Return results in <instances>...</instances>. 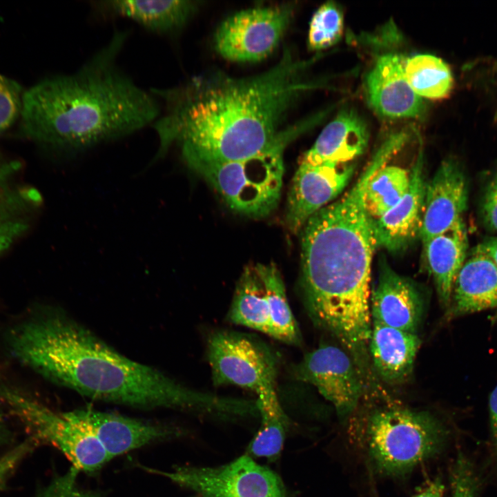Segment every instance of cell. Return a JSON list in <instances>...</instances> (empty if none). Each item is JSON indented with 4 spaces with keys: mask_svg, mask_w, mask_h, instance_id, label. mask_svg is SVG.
<instances>
[{
    "mask_svg": "<svg viewBox=\"0 0 497 497\" xmlns=\"http://www.w3.org/2000/svg\"><path fill=\"white\" fill-rule=\"evenodd\" d=\"M315 60L285 49L275 66L246 77L213 72L170 88H153L161 100L154 122L159 146L155 159L177 144L187 164L226 162L257 155L274 144L288 110L320 84L306 77Z\"/></svg>",
    "mask_w": 497,
    "mask_h": 497,
    "instance_id": "1",
    "label": "cell"
},
{
    "mask_svg": "<svg viewBox=\"0 0 497 497\" xmlns=\"http://www.w3.org/2000/svg\"><path fill=\"white\" fill-rule=\"evenodd\" d=\"M394 156L381 142L353 185L313 214L301 239L300 287L311 320L334 335L356 364L369 360L371 273L378 248L365 205L368 184Z\"/></svg>",
    "mask_w": 497,
    "mask_h": 497,
    "instance_id": "2",
    "label": "cell"
},
{
    "mask_svg": "<svg viewBox=\"0 0 497 497\" xmlns=\"http://www.w3.org/2000/svg\"><path fill=\"white\" fill-rule=\"evenodd\" d=\"M12 357L44 378L89 398L139 409L210 412L217 396L182 385L134 361L61 310L48 309L7 335Z\"/></svg>",
    "mask_w": 497,
    "mask_h": 497,
    "instance_id": "3",
    "label": "cell"
},
{
    "mask_svg": "<svg viewBox=\"0 0 497 497\" xmlns=\"http://www.w3.org/2000/svg\"><path fill=\"white\" fill-rule=\"evenodd\" d=\"M126 30L76 71L43 79L24 90L19 132L53 152L73 155L153 125L162 106L118 64Z\"/></svg>",
    "mask_w": 497,
    "mask_h": 497,
    "instance_id": "4",
    "label": "cell"
},
{
    "mask_svg": "<svg viewBox=\"0 0 497 497\" xmlns=\"http://www.w3.org/2000/svg\"><path fill=\"white\" fill-rule=\"evenodd\" d=\"M317 121L313 117L284 129L274 144L251 157L226 162L199 161L188 166L216 190L232 210L252 217L267 216L280 201L285 148Z\"/></svg>",
    "mask_w": 497,
    "mask_h": 497,
    "instance_id": "5",
    "label": "cell"
},
{
    "mask_svg": "<svg viewBox=\"0 0 497 497\" xmlns=\"http://www.w3.org/2000/svg\"><path fill=\"white\" fill-rule=\"evenodd\" d=\"M445 430L427 412L387 407L374 412L367 427L371 454L390 472L408 469L438 451Z\"/></svg>",
    "mask_w": 497,
    "mask_h": 497,
    "instance_id": "6",
    "label": "cell"
},
{
    "mask_svg": "<svg viewBox=\"0 0 497 497\" xmlns=\"http://www.w3.org/2000/svg\"><path fill=\"white\" fill-rule=\"evenodd\" d=\"M0 400L26 429L34 442L59 449L80 472L92 474L110 459L96 438L17 387L0 384Z\"/></svg>",
    "mask_w": 497,
    "mask_h": 497,
    "instance_id": "7",
    "label": "cell"
},
{
    "mask_svg": "<svg viewBox=\"0 0 497 497\" xmlns=\"http://www.w3.org/2000/svg\"><path fill=\"white\" fill-rule=\"evenodd\" d=\"M206 357L215 386H237L257 396L277 393L278 358L259 338L233 331H217L208 339Z\"/></svg>",
    "mask_w": 497,
    "mask_h": 497,
    "instance_id": "8",
    "label": "cell"
},
{
    "mask_svg": "<svg viewBox=\"0 0 497 497\" xmlns=\"http://www.w3.org/2000/svg\"><path fill=\"white\" fill-rule=\"evenodd\" d=\"M293 12L292 3L239 11L226 19L217 29L214 37L215 50L231 61L262 60L279 44Z\"/></svg>",
    "mask_w": 497,
    "mask_h": 497,
    "instance_id": "9",
    "label": "cell"
},
{
    "mask_svg": "<svg viewBox=\"0 0 497 497\" xmlns=\"http://www.w3.org/2000/svg\"><path fill=\"white\" fill-rule=\"evenodd\" d=\"M142 468L204 497H284L278 477L245 455L217 467H180L171 471Z\"/></svg>",
    "mask_w": 497,
    "mask_h": 497,
    "instance_id": "10",
    "label": "cell"
},
{
    "mask_svg": "<svg viewBox=\"0 0 497 497\" xmlns=\"http://www.w3.org/2000/svg\"><path fill=\"white\" fill-rule=\"evenodd\" d=\"M295 378L313 385L339 416L350 414L364 391V378L351 355L336 346L308 353L293 370Z\"/></svg>",
    "mask_w": 497,
    "mask_h": 497,
    "instance_id": "11",
    "label": "cell"
},
{
    "mask_svg": "<svg viewBox=\"0 0 497 497\" xmlns=\"http://www.w3.org/2000/svg\"><path fill=\"white\" fill-rule=\"evenodd\" d=\"M356 163L311 165L299 163L287 198L285 221L300 232L317 211L331 203L352 179Z\"/></svg>",
    "mask_w": 497,
    "mask_h": 497,
    "instance_id": "12",
    "label": "cell"
},
{
    "mask_svg": "<svg viewBox=\"0 0 497 497\" xmlns=\"http://www.w3.org/2000/svg\"><path fill=\"white\" fill-rule=\"evenodd\" d=\"M405 57L399 52H384L376 57L364 77L366 101L382 118L416 119L425 110L423 99L406 79Z\"/></svg>",
    "mask_w": 497,
    "mask_h": 497,
    "instance_id": "13",
    "label": "cell"
},
{
    "mask_svg": "<svg viewBox=\"0 0 497 497\" xmlns=\"http://www.w3.org/2000/svg\"><path fill=\"white\" fill-rule=\"evenodd\" d=\"M92 434L109 459L175 435L170 427L90 408L64 412Z\"/></svg>",
    "mask_w": 497,
    "mask_h": 497,
    "instance_id": "14",
    "label": "cell"
},
{
    "mask_svg": "<svg viewBox=\"0 0 497 497\" xmlns=\"http://www.w3.org/2000/svg\"><path fill=\"white\" fill-rule=\"evenodd\" d=\"M370 309L372 322L417 333L424 316L425 300L414 282L399 275L380 259L378 282L371 293Z\"/></svg>",
    "mask_w": 497,
    "mask_h": 497,
    "instance_id": "15",
    "label": "cell"
},
{
    "mask_svg": "<svg viewBox=\"0 0 497 497\" xmlns=\"http://www.w3.org/2000/svg\"><path fill=\"white\" fill-rule=\"evenodd\" d=\"M468 200L467 179L458 163L442 162L427 183L419 237L424 244L462 219Z\"/></svg>",
    "mask_w": 497,
    "mask_h": 497,
    "instance_id": "16",
    "label": "cell"
},
{
    "mask_svg": "<svg viewBox=\"0 0 497 497\" xmlns=\"http://www.w3.org/2000/svg\"><path fill=\"white\" fill-rule=\"evenodd\" d=\"M426 184L422 145L411 168V179L407 193L393 208L374 220L378 248L398 253L405 249L419 236Z\"/></svg>",
    "mask_w": 497,
    "mask_h": 497,
    "instance_id": "17",
    "label": "cell"
},
{
    "mask_svg": "<svg viewBox=\"0 0 497 497\" xmlns=\"http://www.w3.org/2000/svg\"><path fill=\"white\" fill-rule=\"evenodd\" d=\"M369 139V128L364 118L353 108H344L323 128L300 163L320 165L355 162L365 152Z\"/></svg>",
    "mask_w": 497,
    "mask_h": 497,
    "instance_id": "18",
    "label": "cell"
},
{
    "mask_svg": "<svg viewBox=\"0 0 497 497\" xmlns=\"http://www.w3.org/2000/svg\"><path fill=\"white\" fill-rule=\"evenodd\" d=\"M21 163L0 155V255L29 228L41 202L34 188L19 179Z\"/></svg>",
    "mask_w": 497,
    "mask_h": 497,
    "instance_id": "19",
    "label": "cell"
},
{
    "mask_svg": "<svg viewBox=\"0 0 497 497\" xmlns=\"http://www.w3.org/2000/svg\"><path fill=\"white\" fill-rule=\"evenodd\" d=\"M198 1L189 0L94 1L99 12L128 18L144 28L158 33H173L183 28L198 9Z\"/></svg>",
    "mask_w": 497,
    "mask_h": 497,
    "instance_id": "20",
    "label": "cell"
},
{
    "mask_svg": "<svg viewBox=\"0 0 497 497\" xmlns=\"http://www.w3.org/2000/svg\"><path fill=\"white\" fill-rule=\"evenodd\" d=\"M497 307V266L485 254L473 250L454 285L447 315L454 318Z\"/></svg>",
    "mask_w": 497,
    "mask_h": 497,
    "instance_id": "21",
    "label": "cell"
},
{
    "mask_svg": "<svg viewBox=\"0 0 497 497\" xmlns=\"http://www.w3.org/2000/svg\"><path fill=\"white\" fill-rule=\"evenodd\" d=\"M421 340L410 333L372 322L369 355L381 379L399 384L411 376Z\"/></svg>",
    "mask_w": 497,
    "mask_h": 497,
    "instance_id": "22",
    "label": "cell"
},
{
    "mask_svg": "<svg viewBox=\"0 0 497 497\" xmlns=\"http://www.w3.org/2000/svg\"><path fill=\"white\" fill-rule=\"evenodd\" d=\"M468 243L462 218L422 244L426 266L433 280L438 300L447 310L456 278L467 259Z\"/></svg>",
    "mask_w": 497,
    "mask_h": 497,
    "instance_id": "23",
    "label": "cell"
},
{
    "mask_svg": "<svg viewBox=\"0 0 497 497\" xmlns=\"http://www.w3.org/2000/svg\"><path fill=\"white\" fill-rule=\"evenodd\" d=\"M228 318L233 324L269 335L267 302L257 263L245 267L240 277Z\"/></svg>",
    "mask_w": 497,
    "mask_h": 497,
    "instance_id": "24",
    "label": "cell"
},
{
    "mask_svg": "<svg viewBox=\"0 0 497 497\" xmlns=\"http://www.w3.org/2000/svg\"><path fill=\"white\" fill-rule=\"evenodd\" d=\"M257 265L267 302L269 335L287 344H300V331L289 306L280 272L271 262L257 263Z\"/></svg>",
    "mask_w": 497,
    "mask_h": 497,
    "instance_id": "25",
    "label": "cell"
},
{
    "mask_svg": "<svg viewBox=\"0 0 497 497\" xmlns=\"http://www.w3.org/2000/svg\"><path fill=\"white\" fill-rule=\"evenodd\" d=\"M405 74L413 90L421 98L447 97L454 86V77L447 64L430 54L406 57Z\"/></svg>",
    "mask_w": 497,
    "mask_h": 497,
    "instance_id": "26",
    "label": "cell"
},
{
    "mask_svg": "<svg viewBox=\"0 0 497 497\" xmlns=\"http://www.w3.org/2000/svg\"><path fill=\"white\" fill-rule=\"evenodd\" d=\"M393 159L378 170L366 190V208L373 220L378 219L393 208L409 186L411 169L391 164Z\"/></svg>",
    "mask_w": 497,
    "mask_h": 497,
    "instance_id": "27",
    "label": "cell"
},
{
    "mask_svg": "<svg viewBox=\"0 0 497 497\" xmlns=\"http://www.w3.org/2000/svg\"><path fill=\"white\" fill-rule=\"evenodd\" d=\"M256 403L262 425L251 444V451L257 456L273 458L282 447L286 417L277 393L257 396Z\"/></svg>",
    "mask_w": 497,
    "mask_h": 497,
    "instance_id": "28",
    "label": "cell"
},
{
    "mask_svg": "<svg viewBox=\"0 0 497 497\" xmlns=\"http://www.w3.org/2000/svg\"><path fill=\"white\" fill-rule=\"evenodd\" d=\"M344 17L340 8L333 1L320 6L313 14L308 32V46L311 50L328 48L341 39Z\"/></svg>",
    "mask_w": 497,
    "mask_h": 497,
    "instance_id": "29",
    "label": "cell"
},
{
    "mask_svg": "<svg viewBox=\"0 0 497 497\" xmlns=\"http://www.w3.org/2000/svg\"><path fill=\"white\" fill-rule=\"evenodd\" d=\"M23 92L19 83L0 73V135L19 119Z\"/></svg>",
    "mask_w": 497,
    "mask_h": 497,
    "instance_id": "30",
    "label": "cell"
},
{
    "mask_svg": "<svg viewBox=\"0 0 497 497\" xmlns=\"http://www.w3.org/2000/svg\"><path fill=\"white\" fill-rule=\"evenodd\" d=\"M79 473L72 466L65 474L51 480L36 497H104L98 491L80 487L77 483Z\"/></svg>",
    "mask_w": 497,
    "mask_h": 497,
    "instance_id": "31",
    "label": "cell"
},
{
    "mask_svg": "<svg viewBox=\"0 0 497 497\" xmlns=\"http://www.w3.org/2000/svg\"><path fill=\"white\" fill-rule=\"evenodd\" d=\"M453 497H476L478 482L470 460L459 454L451 473Z\"/></svg>",
    "mask_w": 497,
    "mask_h": 497,
    "instance_id": "32",
    "label": "cell"
},
{
    "mask_svg": "<svg viewBox=\"0 0 497 497\" xmlns=\"http://www.w3.org/2000/svg\"><path fill=\"white\" fill-rule=\"evenodd\" d=\"M34 445L35 442L29 438L0 457V489Z\"/></svg>",
    "mask_w": 497,
    "mask_h": 497,
    "instance_id": "33",
    "label": "cell"
},
{
    "mask_svg": "<svg viewBox=\"0 0 497 497\" xmlns=\"http://www.w3.org/2000/svg\"><path fill=\"white\" fill-rule=\"evenodd\" d=\"M482 217L485 226L497 232V173L486 188L482 203Z\"/></svg>",
    "mask_w": 497,
    "mask_h": 497,
    "instance_id": "34",
    "label": "cell"
},
{
    "mask_svg": "<svg viewBox=\"0 0 497 497\" xmlns=\"http://www.w3.org/2000/svg\"><path fill=\"white\" fill-rule=\"evenodd\" d=\"M489 407L492 438L497 451V385L491 393Z\"/></svg>",
    "mask_w": 497,
    "mask_h": 497,
    "instance_id": "35",
    "label": "cell"
},
{
    "mask_svg": "<svg viewBox=\"0 0 497 497\" xmlns=\"http://www.w3.org/2000/svg\"><path fill=\"white\" fill-rule=\"evenodd\" d=\"M474 250L487 255L497 266V237L485 240Z\"/></svg>",
    "mask_w": 497,
    "mask_h": 497,
    "instance_id": "36",
    "label": "cell"
},
{
    "mask_svg": "<svg viewBox=\"0 0 497 497\" xmlns=\"http://www.w3.org/2000/svg\"><path fill=\"white\" fill-rule=\"evenodd\" d=\"M444 486L440 480H435L431 483L420 493L415 497H443Z\"/></svg>",
    "mask_w": 497,
    "mask_h": 497,
    "instance_id": "37",
    "label": "cell"
},
{
    "mask_svg": "<svg viewBox=\"0 0 497 497\" xmlns=\"http://www.w3.org/2000/svg\"><path fill=\"white\" fill-rule=\"evenodd\" d=\"M8 430L3 418V414L0 410V445L6 441L8 438Z\"/></svg>",
    "mask_w": 497,
    "mask_h": 497,
    "instance_id": "38",
    "label": "cell"
}]
</instances>
